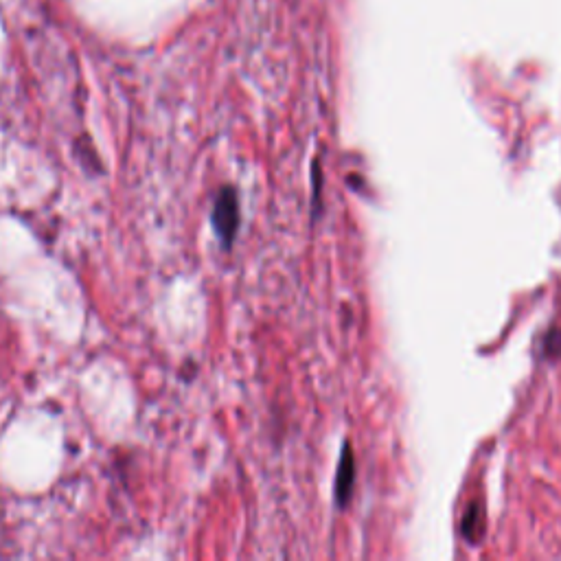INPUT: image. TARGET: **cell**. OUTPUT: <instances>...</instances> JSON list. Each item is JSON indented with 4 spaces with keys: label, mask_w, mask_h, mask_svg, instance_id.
<instances>
[{
    "label": "cell",
    "mask_w": 561,
    "mask_h": 561,
    "mask_svg": "<svg viewBox=\"0 0 561 561\" xmlns=\"http://www.w3.org/2000/svg\"><path fill=\"white\" fill-rule=\"evenodd\" d=\"M211 222L217 237L222 239V246L226 250H231L239 228V200H237V191L233 187H224L220 193H217Z\"/></svg>",
    "instance_id": "cell-1"
},
{
    "label": "cell",
    "mask_w": 561,
    "mask_h": 561,
    "mask_svg": "<svg viewBox=\"0 0 561 561\" xmlns=\"http://www.w3.org/2000/svg\"><path fill=\"white\" fill-rule=\"evenodd\" d=\"M353 480H356V459H353L351 445L345 443L338 463V474H336V502L340 509L347 507L353 491Z\"/></svg>",
    "instance_id": "cell-2"
},
{
    "label": "cell",
    "mask_w": 561,
    "mask_h": 561,
    "mask_svg": "<svg viewBox=\"0 0 561 561\" xmlns=\"http://www.w3.org/2000/svg\"><path fill=\"white\" fill-rule=\"evenodd\" d=\"M480 531H483V513L478 507H469L465 520H463V533L469 542H476Z\"/></svg>",
    "instance_id": "cell-3"
},
{
    "label": "cell",
    "mask_w": 561,
    "mask_h": 561,
    "mask_svg": "<svg viewBox=\"0 0 561 561\" xmlns=\"http://www.w3.org/2000/svg\"><path fill=\"white\" fill-rule=\"evenodd\" d=\"M546 351H555V353L561 351V334H559V331H553V334H548V338H546Z\"/></svg>",
    "instance_id": "cell-4"
}]
</instances>
